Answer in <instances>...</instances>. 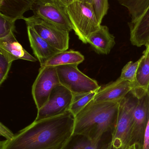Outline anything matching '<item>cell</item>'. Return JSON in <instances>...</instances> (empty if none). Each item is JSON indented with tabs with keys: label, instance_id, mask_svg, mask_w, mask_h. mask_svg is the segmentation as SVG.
<instances>
[{
	"label": "cell",
	"instance_id": "cell-5",
	"mask_svg": "<svg viewBox=\"0 0 149 149\" xmlns=\"http://www.w3.org/2000/svg\"><path fill=\"white\" fill-rule=\"evenodd\" d=\"M76 65L57 66L61 85L69 89L73 95L98 91L101 88L98 82L82 73Z\"/></svg>",
	"mask_w": 149,
	"mask_h": 149
},
{
	"label": "cell",
	"instance_id": "cell-6",
	"mask_svg": "<svg viewBox=\"0 0 149 149\" xmlns=\"http://www.w3.org/2000/svg\"><path fill=\"white\" fill-rule=\"evenodd\" d=\"M27 26L32 28L39 36L59 51L69 48V31L61 29L42 18L32 15L23 19Z\"/></svg>",
	"mask_w": 149,
	"mask_h": 149
},
{
	"label": "cell",
	"instance_id": "cell-26",
	"mask_svg": "<svg viewBox=\"0 0 149 149\" xmlns=\"http://www.w3.org/2000/svg\"><path fill=\"white\" fill-rule=\"evenodd\" d=\"M0 134L6 140H10L15 136L13 132L2 123H0Z\"/></svg>",
	"mask_w": 149,
	"mask_h": 149
},
{
	"label": "cell",
	"instance_id": "cell-16",
	"mask_svg": "<svg viewBox=\"0 0 149 149\" xmlns=\"http://www.w3.org/2000/svg\"><path fill=\"white\" fill-rule=\"evenodd\" d=\"M0 48L13 55L17 59H21L35 62L36 58L27 52L18 42L14 33H11L6 37L0 39Z\"/></svg>",
	"mask_w": 149,
	"mask_h": 149
},
{
	"label": "cell",
	"instance_id": "cell-29",
	"mask_svg": "<svg viewBox=\"0 0 149 149\" xmlns=\"http://www.w3.org/2000/svg\"><path fill=\"white\" fill-rule=\"evenodd\" d=\"M146 49L143 53V55L145 57L149 58V42L146 45Z\"/></svg>",
	"mask_w": 149,
	"mask_h": 149
},
{
	"label": "cell",
	"instance_id": "cell-3",
	"mask_svg": "<svg viewBox=\"0 0 149 149\" xmlns=\"http://www.w3.org/2000/svg\"><path fill=\"white\" fill-rule=\"evenodd\" d=\"M137 100V97L131 91L120 102L111 141L106 149H126L131 145L133 113Z\"/></svg>",
	"mask_w": 149,
	"mask_h": 149
},
{
	"label": "cell",
	"instance_id": "cell-28",
	"mask_svg": "<svg viewBox=\"0 0 149 149\" xmlns=\"http://www.w3.org/2000/svg\"><path fill=\"white\" fill-rule=\"evenodd\" d=\"M56 1L58 2L60 5L65 8L77 2H87V0H56Z\"/></svg>",
	"mask_w": 149,
	"mask_h": 149
},
{
	"label": "cell",
	"instance_id": "cell-4",
	"mask_svg": "<svg viewBox=\"0 0 149 149\" xmlns=\"http://www.w3.org/2000/svg\"><path fill=\"white\" fill-rule=\"evenodd\" d=\"M65 8L75 34L82 42L87 43L89 36L101 25L93 4L77 2Z\"/></svg>",
	"mask_w": 149,
	"mask_h": 149
},
{
	"label": "cell",
	"instance_id": "cell-7",
	"mask_svg": "<svg viewBox=\"0 0 149 149\" xmlns=\"http://www.w3.org/2000/svg\"><path fill=\"white\" fill-rule=\"evenodd\" d=\"M31 10L34 15L70 31L73 28L65 7L56 0H36Z\"/></svg>",
	"mask_w": 149,
	"mask_h": 149
},
{
	"label": "cell",
	"instance_id": "cell-12",
	"mask_svg": "<svg viewBox=\"0 0 149 149\" xmlns=\"http://www.w3.org/2000/svg\"><path fill=\"white\" fill-rule=\"evenodd\" d=\"M27 27L31 47L41 66H43L50 58L60 51L41 37L32 28Z\"/></svg>",
	"mask_w": 149,
	"mask_h": 149
},
{
	"label": "cell",
	"instance_id": "cell-15",
	"mask_svg": "<svg viewBox=\"0 0 149 149\" xmlns=\"http://www.w3.org/2000/svg\"><path fill=\"white\" fill-rule=\"evenodd\" d=\"M36 0H0V13L14 20L24 19Z\"/></svg>",
	"mask_w": 149,
	"mask_h": 149
},
{
	"label": "cell",
	"instance_id": "cell-23",
	"mask_svg": "<svg viewBox=\"0 0 149 149\" xmlns=\"http://www.w3.org/2000/svg\"><path fill=\"white\" fill-rule=\"evenodd\" d=\"M15 20L0 13V39L15 31Z\"/></svg>",
	"mask_w": 149,
	"mask_h": 149
},
{
	"label": "cell",
	"instance_id": "cell-25",
	"mask_svg": "<svg viewBox=\"0 0 149 149\" xmlns=\"http://www.w3.org/2000/svg\"><path fill=\"white\" fill-rule=\"evenodd\" d=\"M78 140L69 149H98L99 143L94 141L86 137L81 136Z\"/></svg>",
	"mask_w": 149,
	"mask_h": 149
},
{
	"label": "cell",
	"instance_id": "cell-11",
	"mask_svg": "<svg viewBox=\"0 0 149 149\" xmlns=\"http://www.w3.org/2000/svg\"><path fill=\"white\" fill-rule=\"evenodd\" d=\"M134 88V85L132 83L119 77L114 82L101 87L93 101L95 102H120Z\"/></svg>",
	"mask_w": 149,
	"mask_h": 149
},
{
	"label": "cell",
	"instance_id": "cell-30",
	"mask_svg": "<svg viewBox=\"0 0 149 149\" xmlns=\"http://www.w3.org/2000/svg\"><path fill=\"white\" fill-rule=\"evenodd\" d=\"M126 149H139V148H138V147H137L136 144H135V143H133V144L129 145Z\"/></svg>",
	"mask_w": 149,
	"mask_h": 149
},
{
	"label": "cell",
	"instance_id": "cell-20",
	"mask_svg": "<svg viewBox=\"0 0 149 149\" xmlns=\"http://www.w3.org/2000/svg\"><path fill=\"white\" fill-rule=\"evenodd\" d=\"M98 91L73 95L69 111L75 117L90 102L93 100Z\"/></svg>",
	"mask_w": 149,
	"mask_h": 149
},
{
	"label": "cell",
	"instance_id": "cell-13",
	"mask_svg": "<svg viewBox=\"0 0 149 149\" xmlns=\"http://www.w3.org/2000/svg\"><path fill=\"white\" fill-rule=\"evenodd\" d=\"M130 41L134 46H146L149 42V8L142 16L128 23Z\"/></svg>",
	"mask_w": 149,
	"mask_h": 149
},
{
	"label": "cell",
	"instance_id": "cell-24",
	"mask_svg": "<svg viewBox=\"0 0 149 149\" xmlns=\"http://www.w3.org/2000/svg\"><path fill=\"white\" fill-rule=\"evenodd\" d=\"M93 5L97 19L101 24L109 8L108 0H93Z\"/></svg>",
	"mask_w": 149,
	"mask_h": 149
},
{
	"label": "cell",
	"instance_id": "cell-8",
	"mask_svg": "<svg viewBox=\"0 0 149 149\" xmlns=\"http://www.w3.org/2000/svg\"><path fill=\"white\" fill-rule=\"evenodd\" d=\"M73 96L65 87L61 84L58 85L52 89L46 103L38 110L35 120L54 117L69 111Z\"/></svg>",
	"mask_w": 149,
	"mask_h": 149
},
{
	"label": "cell",
	"instance_id": "cell-14",
	"mask_svg": "<svg viewBox=\"0 0 149 149\" xmlns=\"http://www.w3.org/2000/svg\"><path fill=\"white\" fill-rule=\"evenodd\" d=\"M87 43H89L97 53L107 55L114 46L115 39L109 32L108 27L101 25L97 30L89 36Z\"/></svg>",
	"mask_w": 149,
	"mask_h": 149
},
{
	"label": "cell",
	"instance_id": "cell-31",
	"mask_svg": "<svg viewBox=\"0 0 149 149\" xmlns=\"http://www.w3.org/2000/svg\"><path fill=\"white\" fill-rule=\"evenodd\" d=\"M147 92L148 93V94L149 95V84L148 86V88H147Z\"/></svg>",
	"mask_w": 149,
	"mask_h": 149
},
{
	"label": "cell",
	"instance_id": "cell-18",
	"mask_svg": "<svg viewBox=\"0 0 149 149\" xmlns=\"http://www.w3.org/2000/svg\"><path fill=\"white\" fill-rule=\"evenodd\" d=\"M129 13L130 21L140 18L149 8V0H116Z\"/></svg>",
	"mask_w": 149,
	"mask_h": 149
},
{
	"label": "cell",
	"instance_id": "cell-22",
	"mask_svg": "<svg viewBox=\"0 0 149 149\" xmlns=\"http://www.w3.org/2000/svg\"><path fill=\"white\" fill-rule=\"evenodd\" d=\"M142 58L143 56L136 62L130 61L128 63L122 70L120 78L122 79L129 81L134 86L136 82L137 71Z\"/></svg>",
	"mask_w": 149,
	"mask_h": 149
},
{
	"label": "cell",
	"instance_id": "cell-19",
	"mask_svg": "<svg viewBox=\"0 0 149 149\" xmlns=\"http://www.w3.org/2000/svg\"><path fill=\"white\" fill-rule=\"evenodd\" d=\"M149 84V58L143 55L136 74V82L133 90L147 91Z\"/></svg>",
	"mask_w": 149,
	"mask_h": 149
},
{
	"label": "cell",
	"instance_id": "cell-2",
	"mask_svg": "<svg viewBox=\"0 0 149 149\" xmlns=\"http://www.w3.org/2000/svg\"><path fill=\"white\" fill-rule=\"evenodd\" d=\"M120 102H90L76 116L74 136H82L99 143L103 135L113 130Z\"/></svg>",
	"mask_w": 149,
	"mask_h": 149
},
{
	"label": "cell",
	"instance_id": "cell-27",
	"mask_svg": "<svg viewBox=\"0 0 149 149\" xmlns=\"http://www.w3.org/2000/svg\"><path fill=\"white\" fill-rule=\"evenodd\" d=\"M142 149H149V120L144 134Z\"/></svg>",
	"mask_w": 149,
	"mask_h": 149
},
{
	"label": "cell",
	"instance_id": "cell-9",
	"mask_svg": "<svg viewBox=\"0 0 149 149\" xmlns=\"http://www.w3.org/2000/svg\"><path fill=\"white\" fill-rule=\"evenodd\" d=\"M59 84L56 67L41 66L31 90L38 110L46 103L52 89Z\"/></svg>",
	"mask_w": 149,
	"mask_h": 149
},
{
	"label": "cell",
	"instance_id": "cell-10",
	"mask_svg": "<svg viewBox=\"0 0 149 149\" xmlns=\"http://www.w3.org/2000/svg\"><path fill=\"white\" fill-rule=\"evenodd\" d=\"M133 93L137 100L133 113L131 143H135L139 149H142L149 120V95L146 91Z\"/></svg>",
	"mask_w": 149,
	"mask_h": 149
},
{
	"label": "cell",
	"instance_id": "cell-17",
	"mask_svg": "<svg viewBox=\"0 0 149 149\" xmlns=\"http://www.w3.org/2000/svg\"><path fill=\"white\" fill-rule=\"evenodd\" d=\"M85 60L80 52L73 50L60 51L50 58L43 66H57L66 65H78Z\"/></svg>",
	"mask_w": 149,
	"mask_h": 149
},
{
	"label": "cell",
	"instance_id": "cell-21",
	"mask_svg": "<svg viewBox=\"0 0 149 149\" xmlns=\"http://www.w3.org/2000/svg\"><path fill=\"white\" fill-rule=\"evenodd\" d=\"M17 58L3 49L0 48V85L8 77L12 62Z\"/></svg>",
	"mask_w": 149,
	"mask_h": 149
},
{
	"label": "cell",
	"instance_id": "cell-1",
	"mask_svg": "<svg viewBox=\"0 0 149 149\" xmlns=\"http://www.w3.org/2000/svg\"><path fill=\"white\" fill-rule=\"evenodd\" d=\"M75 117L70 111L31 124L0 142V149H66L74 136Z\"/></svg>",
	"mask_w": 149,
	"mask_h": 149
}]
</instances>
